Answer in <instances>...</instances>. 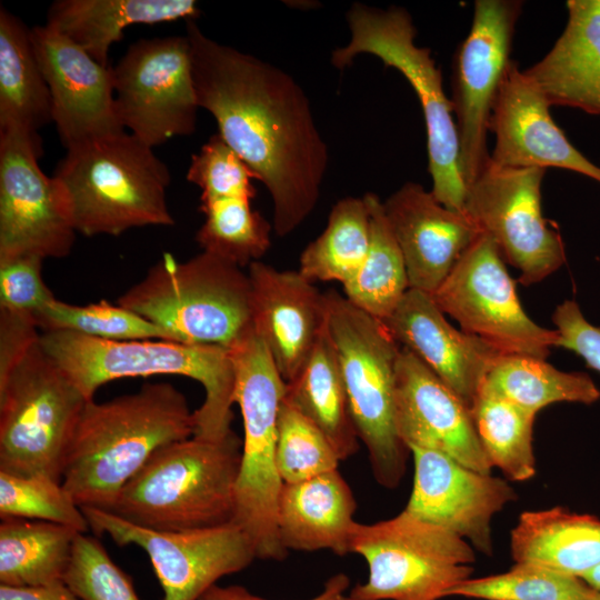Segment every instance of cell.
<instances>
[{"instance_id": "cell-26", "label": "cell", "mask_w": 600, "mask_h": 600, "mask_svg": "<svg viewBox=\"0 0 600 600\" xmlns=\"http://www.w3.org/2000/svg\"><path fill=\"white\" fill-rule=\"evenodd\" d=\"M357 502L338 469L311 479L282 483L277 510L282 546L294 551L350 552Z\"/></svg>"}, {"instance_id": "cell-5", "label": "cell", "mask_w": 600, "mask_h": 600, "mask_svg": "<svg viewBox=\"0 0 600 600\" xmlns=\"http://www.w3.org/2000/svg\"><path fill=\"white\" fill-rule=\"evenodd\" d=\"M242 441L190 437L158 449L110 513L142 528L182 531L233 521Z\"/></svg>"}, {"instance_id": "cell-12", "label": "cell", "mask_w": 600, "mask_h": 600, "mask_svg": "<svg viewBox=\"0 0 600 600\" xmlns=\"http://www.w3.org/2000/svg\"><path fill=\"white\" fill-rule=\"evenodd\" d=\"M461 330L503 354L547 359L559 333L536 323L523 310L494 241L481 233L431 294Z\"/></svg>"}, {"instance_id": "cell-31", "label": "cell", "mask_w": 600, "mask_h": 600, "mask_svg": "<svg viewBox=\"0 0 600 600\" xmlns=\"http://www.w3.org/2000/svg\"><path fill=\"white\" fill-rule=\"evenodd\" d=\"M73 528L41 520L8 518L0 523V582L14 588L64 582L74 541Z\"/></svg>"}, {"instance_id": "cell-33", "label": "cell", "mask_w": 600, "mask_h": 600, "mask_svg": "<svg viewBox=\"0 0 600 600\" xmlns=\"http://www.w3.org/2000/svg\"><path fill=\"white\" fill-rule=\"evenodd\" d=\"M370 218V243L357 273L342 286L344 297L368 314L384 321L407 293L404 259L386 218L383 203L372 192L363 196Z\"/></svg>"}, {"instance_id": "cell-10", "label": "cell", "mask_w": 600, "mask_h": 600, "mask_svg": "<svg viewBox=\"0 0 600 600\" xmlns=\"http://www.w3.org/2000/svg\"><path fill=\"white\" fill-rule=\"evenodd\" d=\"M88 401L39 339L0 379V471L62 482L66 453Z\"/></svg>"}, {"instance_id": "cell-24", "label": "cell", "mask_w": 600, "mask_h": 600, "mask_svg": "<svg viewBox=\"0 0 600 600\" xmlns=\"http://www.w3.org/2000/svg\"><path fill=\"white\" fill-rule=\"evenodd\" d=\"M397 342L412 352L469 408L503 354L480 338L456 329L431 294L409 289L382 321Z\"/></svg>"}, {"instance_id": "cell-39", "label": "cell", "mask_w": 600, "mask_h": 600, "mask_svg": "<svg viewBox=\"0 0 600 600\" xmlns=\"http://www.w3.org/2000/svg\"><path fill=\"white\" fill-rule=\"evenodd\" d=\"M0 517L54 522L86 533L82 509L61 481L43 474L16 476L0 471Z\"/></svg>"}, {"instance_id": "cell-47", "label": "cell", "mask_w": 600, "mask_h": 600, "mask_svg": "<svg viewBox=\"0 0 600 600\" xmlns=\"http://www.w3.org/2000/svg\"><path fill=\"white\" fill-rule=\"evenodd\" d=\"M0 600H81L64 583L33 588L0 586Z\"/></svg>"}, {"instance_id": "cell-44", "label": "cell", "mask_w": 600, "mask_h": 600, "mask_svg": "<svg viewBox=\"0 0 600 600\" xmlns=\"http://www.w3.org/2000/svg\"><path fill=\"white\" fill-rule=\"evenodd\" d=\"M552 322L559 333L557 347L573 351L589 368L600 372V327L583 317L579 304L563 301L556 308Z\"/></svg>"}, {"instance_id": "cell-42", "label": "cell", "mask_w": 600, "mask_h": 600, "mask_svg": "<svg viewBox=\"0 0 600 600\" xmlns=\"http://www.w3.org/2000/svg\"><path fill=\"white\" fill-rule=\"evenodd\" d=\"M64 583L81 600H140L132 581L93 537L79 533Z\"/></svg>"}, {"instance_id": "cell-18", "label": "cell", "mask_w": 600, "mask_h": 600, "mask_svg": "<svg viewBox=\"0 0 600 600\" xmlns=\"http://www.w3.org/2000/svg\"><path fill=\"white\" fill-rule=\"evenodd\" d=\"M31 40L67 150L126 131L116 112L111 67L47 24L33 27Z\"/></svg>"}, {"instance_id": "cell-19", "label": "cell", "mask_w": 600, "mask_h": 600, "mask_svg": "<svg viewBox=\"0 0 600 600\" xmlns=\"http://www.w3.org/2000/svg\"><path fill=\"white\" fill-rule=\"evenodd\" d=\"M414 462L406 511L492 553L491 520L517 493L503 479L472 470L433 450L410 448Z\"/></svg>"}, {"instance_id": "cell-13", "label": "cell", "mask_w": 600, "mask_h": 600, "mask_svg": "<svg viewBox=\"0 0 600 600\" xmlns=\"http://www.w3.org/2000/svg\"><path fill=\"white\" fill-rule=\"evenodd\" d=\"M111 68L116 112L130 134L153 149L193 133L199 104L187 36L140 39Z\"/></svg>"}, {"instance_id": "cell-1", "label": "cell", "mask_w": 600, "mask_h": 600, "mask_svg": "<svg viewBox=\"0 0 600 600\" xmlns=\"http://www.w3.org/2000/svg\"><path fill=\"white\" fill-rule=\"evenodd\" d=\"M186 36L199 108L266 186L277 236L291 233L316 208L329 163L308 97L290 74L212 40L194 20Z\"/></svg>"}, {"instance_id": "cell-30", "label": "cell", "mask_w": 600, "mask_h": 600, "mask_svg": "<svg viewBox=\"0 0 600 600\" xmlns=\"http://www.w3.org/2000/svg\"><path fill=\"white\" fill-rule=\"evenodd\" d=\"M283 399L323 433L340 461L358 451L359 438L327 319L306 363L287 382Z\"/></svg>"}, {"instance_id": "cell-36", "label": "cell", "mask_w": 600, "mask_h": 600, "mask_svg": "<svg viewBox=\"0 0 600 600\" xmlns=\"http://www.w3.org/2000/svg\"><path fill=\"white\" fill-rule=\"evenodd\" d=\"M206 219L196 233L202 251L240 268L259 261L271 246L270 222L250 204V199L226 198L200 202Z\"/></svg>"}, {"instance_id": "cell-28", "label": "cell", "mask_w": 600, "mask_h": 600, "mask_svg": "<svg viewBox=\"0 0 600 600\" xmlns=\"http://www.w3.org/2000/svg\"><path fill=\"white\" fill-rule=\"evenodd\" d=\"M511 554L581 579L600 564V519L561 507L524 511L511 531Z\"/></svg>"}, {"instance_id": "cell-9", "label": "cell", "mask_w": 600, "mask_h": 600, "mask_svg": "<svg viewBox=\"0 0 600 600\" xmlns=\"http://www.w3.org/2000/svg\"><path fill=\"white\" fill-rule=\"evenodd\" d=\"M229 351L236 376L234 403L240 408L244 432L233 522L249 537L257 559L282 561L288 551L277 526L283 482L276 452L278 414L287 382L253 328Z\"/></svg>"}, {"instance_id": "cell-21", "label": "cell", "mask_w": 600, "mask_h": 600, "mask_svg": "<svg viewBox=\"0 0 600 600\" xmlns=\"http://www.w3.org/2000/svg\"><path fill=\"white\" fill-rule=\"evenodd\" d=\"M396 426L409 450H433L472 470L491 473L470 408L402 347L396 369Z\"/></svg>"}, {"instance_id": "cell-17", "label": "cell", "mask_w": 600, "mask_h": 600, "mask_svg": "<svg viewBox=\"0 0 600 600\" xmlns=\"http://www.w3.org/2000/svg\"><path fill=\"white\" fill-rule=\"evenodd\" d=\"M40 137L0 132V261L64 258L76 241L52 177L39 166Z\"/></svg>"}, {"instance_id": "cell-7", "label": "cell", "mask_w": 600, "mask_h": 600, "mask_svg": "<svg viewBox=\"0 0 600 600\" xmlns=\"http://www.w3.org/2000/svg\"><path fill=\"white\" fill-rule=\"evenodd\" d=\"M327 328L343 378L359 440L376 481L401 482L410 450L396 426V369L401 346L387 326L336 291L324 293Z\"/></svg>"}, {"instance_id": "cell-16", "label": "cell", "mask_w": 600, "mask_h": 600, "mask_svg": "<svg viewBox=\"0 0 600 600\" xmlns=\"http://www.w3.org/2000/svg\"><path fill=\"white\" fill-rule=\"evenodd\" d=\"M96 534L118 546L136 544L149 556L163 591L162 600H199L224 576L257 559L244 531L233 521L209 528L158 531L132 524L110 512L81 508Z\"/></svg>"}, {"instance_id": "cell-48", "label": "cell", "mask_w": 600, "mask_h": 600, "mask_svg": "<svg viewBox=\"0 0 600 600\" xmlns=\"http://www.w3.org/2000/svg\"><path fill=\"white\" fill-rule=\"evenodd\" d=\"M581 580L591 589L600 592V564L582 576Z\"/></svg>"}, {"instance_id": "cell-40", "label": "cell", "mask_w": 600, "mask_h": 600, "mask_svg": "<svg viewBox=\"0 0 600 600\" xmlns=\"http://www.w3.org/2000/svg\"><path fill=\"white\" fill-rule=\"evenodd\" d=\"M339 458L323 433L287 400L278 414L276 462L283 483L338 469Z\"/></svg>"}, {"instance_id": "cell-45", "label": "cell", "mask_w": 600, "mask_h": 600, "mask_svg": "<svg viewBox=\"0 0 600 600\" xmlns=\"http://www.w3.org/2000/svg\"><path fill=\"white\" fill-rule=\"evenodd\" d=\"M40 333L32 316L0 309V379L39 341Z\"/></svg>"}, {"instance_id": "cell-46", "label": "cell", "mask_w": 600, "mask_h": 600, "mask_svg": "<svg viewBox=\"0 0 600 600\" xmlns=\"http://www.w3.org/2000/svg\"><path fill=\"white\" fill-rule=\"evenodd\" d=\"M350 580L344 573H337L330 577L323 587V590L310 600H349L346 596L349 589ZM199 600H266L258 597L241 586H212Z\"/></svg>"}, {"instance_id": "cell-49", "label": "cell", "mask_w": 600, "mask_h": 600, "mask_svg": "<svg viewBox=\"0 0 600 600\" xmlns=\"http://www.w3.org/2000/svg\"><path fill=\"white\" fill-rule=\"evenodd\" d=\"M582 600H600V592L590 589V591L583 597Z\"/></svg>"}, {"instance_id": "cell-3", "label": "cell", "mask_w": 600, "mask_h": 600, "mask_svg": "<svg viewBox=\"0 0 600 600\" xmlns=\"http://www.w3.org/2000/svg\"><path fill=\"white\" fill-rule=\"evenodd\" d=\"M40 344L87 400L107 382L159 374L201 383L204 400L194 411V436L220 439L233 418L234 367L228 348L170 340H104L68 331H42Z\"/></svg>"}, {"instance_id": "cell-8", "label": "cell", "mask_w": 600, "mask_h": 600, "mask_svg": "<svg viewBox=\"0 0 600 600\" xmlns=\"http://www.w3.org/2000/svg\"><path fill=\"white\" fill-rule=\"evenodd\" d=\"M350 39L332 51L331 62L344 69L363 53L397 69L413 88L422 108L431 192L444 207L463 211L467 188L459 167V140L451 100L429 48L414 43L417 30L401 7L379 9L353 3L347 12Z\"/></svg>"}, {"instance_id": "cell-34", "label": "cell", "mask_w": 600, "mask_h": 600, "mask_svg": "<svg viewBox=\"0 0 600 600\" xmlns=\"http://www.w3.org/2000/svg\"><path fill=\"white\" fill-rule=\"evenodd\" d=\"M370 243L364 198L348 197L331 209L324 230L301 252L299 272L311 282L347 283L363 263Z\"/></svg>"}, {"instance_id": "cell-27", "label": "cell", "mask_w": 600, "mask_h": 600, "mask_svg": "<svg viewBox=\"0 0 600 600\" xmlns=\"http://www.w3.org/2000/svg\"><path fill=\"white\" fill-rule=\"evenodd\" d=\"M199 14L193 0H58L46 24L110 67L109 50L122 40L127 27L194 20Z\"/></svg>"}, {"instance_id": "cell-11", "label": "cell", "mask_w": 600, "mask_h": 600, "mask_svg": "<svg viewBox=\"0 0 600 600\" xmlns=\"http://www.w3.org/2000/svg\"><path fill=\"white\" fill-rule=\"evenodd\" d=\"M350 552L368 564V579L349 600H439L470 578L476 556L468 541L406 510L370 524L356 522Z\"/></svg>"}, {"instance_id": "cell-41", "label": "cell", "mask_w": 600, "mask_h": 600, "mask_svg": "<svg viewBox=\"0 0 600 600\" xmlns=\"http://www.w3.org/2000/svg\"><path fill=\"white\" fill-rule=\"evenodd\" d=\"M187 179L200 188V202H207L226 198L251 200L256 196L251 181L258 177L217 133L191 157Z\"/></svg>"}, {"instance_id": "cell-32", "label": "cell", "mask_w": 600, "mask_h": 600, "mask_svg": "<svg viewBox=\"0 0 600 600\" xmlns=\"http://www.w3.org/2000/svg\"><path fill=\"white\" fill-rule=\"evenodd\" d=\"M479 392L504 399L527 411L556 402L592 404L600 390L584 372H566L526 354H502L488 372Z\"/></svg>"}, {"instance_id": "cell-29", "label": "cell", "mask_w": 600, "mask_h": 600, "mask_svg": "<svg viewBox=\"0 0 600 600\" xmlns=\"http://www.w3.org/2000/svg\"><path fill=\"white\" fill-rule=\"evenodd\" d=\"M53 122L49 87L38 62L31 29L0 8V132L40 137Z\"/></svg>"}, {"instance_id": "cell-25", "label": "cell", "mask_w": 600, "mask_h": 600, "mask_svg": "<svg viewBox=\"0 0 600 600\" xmlns=\"http://www.w3.org/2000/svg\"><path fill=\"white\" fill-rule=\"evenodd\" d=\"M567 10L561 36L524 71L551 106L600 114V0H569Z\"/></svg>"}, {"instance_id": "cell-38", "label": "cell", "mask_w": 600, "mask_h": 600, "mask_svg": "<svg viewBox=\"0 0 600 600\" xmlns=\"http://www.w3.org/2000/svg\"><path fill=\"white\" fill-rule=\"evenodd\" d=\"M590 587L577 577L533 563H518L507 572L467 579L447 596L482 600H582Z\"/></svg>"}, {"instance_id": "cell-15", "label": "cell", "mask_w": 600, "mask_h": 600, "mask_svg": "<svg viewBox=\"0 0 600 600\" xmlns=\"http://www.w3.org/2000/svg\"><path fill=\"white\" fill-rule=\"evenodd\" d=\"M520 0H477L470 31L454 52L451 104L459 140V167L466 188L490 159L487 133L493 104L510 59Z\"/></svg>"}, {"instance_id": "cell-37", "label": "cell", "mask_w": 600, "mask_h": 600, "mask_svg": "<svg viewBox=\"0 0 600 600\" xmlns=\"http://www.w3.org/2000/svg\"><path fill=\"white\" fill-rule=\"evenodd\" d=\"M33 318L42 331H68L104 340L177 341L171 333L138 313L106 300L79 306L56 298Z\"/></svg>"}, {"instance_id": "cell-22", "label": "cell", "mask_w": 600, "mask_h": 600, "mask_svg": "<svg viewBox=\"0 0 600 600\" xmlns=\"http://www.w3.org/2000/svg\"><path fill=\"white\" fill-rule=\"evenodd\" d=\"M382 203L404 259L409 288L429 294L482 233L464 210L444 207L417 182H406Z\"/></svg>"}, {"instance_id": "cell-23", "label": "cell", "mask_w": 600, "mask_h": 600, "mask_svg": "<svg viewBox=\"0 0 600 600\" xmlns=\"http://www.w3.org/2000/svg\"><path fill=\"white\" fill-rule=\"evenodd\" d=\"M251 320L278 371L290 382L306 363L326 324V297L299 270L249 266Z\"/></svg>"}, {"instance_id": "cell-4", "label": "cell", "mask_w": 600, "mask_h": 600, "mask_svg": "<svg viewBox=\"0 0 600 600\" xmlns=\"http://www.w3.org/2000/svg\"><path fill=\"white\" fill-rule=\"evenodd\" d=\"M52 178L77 233L116 237L133 228L174 224L167 166L126 131L68 149Z\"/></svg>"}, {"instance_id": "cell-6", "label": "cell", "mask_w": 600, "mask_h": 600, "mask_svg": "<svg viewBox=\"0 0 600 600\" xmlns=\"http://www.w3.org/2000/svg\"><path fill=\"white\" fill-rule=\"evenodd\" d=\"M117 304L183 343L229 349L252 329L248 272L207 251L183 262L164 253Z\"/></svg>"}, {"instance_id": "cell-14", "label": "cell", "mask_w": 600, "mask_h": 600, "mask_svg": "<svg viewBox=\"0 0 600 600\" xmlns=\"http://www.w3.org/2000/svg\"><path fill=\"white\" fill-rule=\"evenodd\" d=\"M542 168L502 167L490 159L467 187L464 208L504 261L520 271L519 281L537 283L566 262L562 238L542 214Z\"/></svg>"}, {"instance_id": "cell-35", "label": "cell", "mask_w": 600, "mask_h": 600, "mask_svg": "<svg viewBox=\"0 0 600 600\" xmlns=\"http://www.w3.org/2000/svg\"><path fill=\"white\" fill-rule=\"evenodd\" d=\"M473 424L492 468L513 481L536 473L533 424L536 413L504 399L479 392L470 407Z\"/></svg>"}, {"instance_id": "cell-20", "label": "cell", "mask_w": 600, "mask_h": 600, "mask_svg": "<svg viewBox=\"0 0 600 600\" xmlns=\"http://www.w3.org/2000/svg\"><path fill=\"white\" fill-rule=\"evenodd\" d=\"M550 107L539 86L512 60L490 118L496 139L490 160L502 167L567 169L600 183V167L568 140Z\"/></svg>"}, {"instance_id": "cell-2", "label": "cell", "mask_w": 600, "mask_h": 600, "mask_svg": "<svg viewBox=\"0 0 600 600\" xmlns=\"http://www.w3.org/2000/svg\"><path fill=\"white\" fill-rule=\"evenodd\" d=\"M194 411L168 382L86 403L71 437L62 486L80 508L110 512L123 487L161 447L193 437Z\"/></svg>"}, {"instance_id": "cell-43", "label": "cell", "mask_w": 600, "mask_h": 600, "mask_svg": "<svg viewBox=\"0 0 600 600\" xmlns=\"http://www.w3.org/2000/svg\"><path fill=\"white\" fill-rule=\"evenodd\" d=\"M42 262L34 256L0 261V309L34 317L56 299L43 281Z\"/></svg>"}]
</instances>
